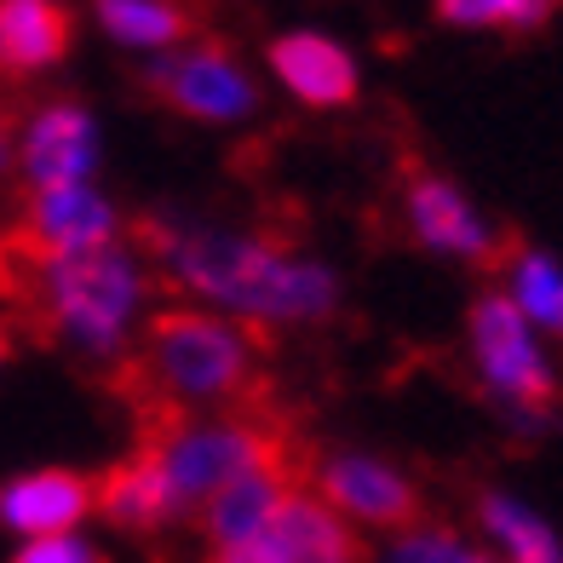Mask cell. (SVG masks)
Here are the masks:
<instances>
[{"label":"cell","instance_id":"obj_15","mask_svg":"<svg viewBox=\"0 0 563 563\" xmlns=\"http://www.w3.org/2000/svg\"><path fill=\"white\" fill-rule=\"evenodd\" d=\"M69 53V12L46 0H7L0 7V69L35 75Z\"/></svg>","mask_w":563,"mask_h":563},{"label":"cell","instance_id":"obj_21","mask_svg":"<svg viewBox=\"0 0 563 563\" xmlns=\"http://www.w3.org/2000/svg\"><path fill=\"white\" fill-rule=\"evenodd\" d=\"M12 563H104L87 541H75V534H53V541H30Z\"/></svg>","mask_w":563,"mask_h":563},{"label":"cell","instance_id":"obj_9","mask_svg":"<svg viewBox=\"0 0 563 563\" xmlns=\"http://www.w3.org/2000/svg\"><path fill=\"white\" fill-rule=\"evenodd\" d=\"M115 208L98 190L75 185V190H35L23 224L12 230L7 253L18 260H64V253H92L115 242Z\"/></svg>","mask_w":563,"mask_h":563},{"label":"cell","instance_id":"obj_4","mask_svg":"<svg viewBox=\"0 0 563 563\" xmlns=\"http://www.w3.org/2000/svg\"><path fill=\"white\" fill-rule=\"evenodd\" d=\"M466 334H472V356H477V379L489 391L506 420L518 426H547L563 402V386L558 374L547 368L541 345L529 340V322L518 317L500 288H483L466 311Z\"/></svg>","mask_w":563,"mask_h":563},{"label":"cell","instance_id":"obj_12","mask_svg":"<svg viewBox=\"0 0 563 563\" xmlns=\"http://www.w3.org/2000/svg\"><path fill=\"white\" fill-rule=\"evenodd\" d=\"M92 506H98V483L75 477V472H30V477L0 483V523L30 534V541L69 534Z\"/></svg>","mask_w":563,"mask_h":563},{"label":"cell","instance_id":"obj_6","mask_svg":"<svg viewBox=\"0 0 563 563\" xmlns=\"http://www.w3.org/2000/svg\"><path fill=\"white\" fill-rule=\"evenodd\" d=\"M311 495L328 500L351 523H374V529H397V534L426 529V500L415 483L391 460H374L356 449L311 454Z\"/></svg>","mask_w":563,"mask_h":563},{"label":"cell","instance_id":"obj_16","mask_svg":"<svg viewBox=\"0 0 563 563\" xmlns=\"http://www.w3.org/2000/svg\"><path fill=\"white\" fill-rule=\"evenodd\" d=\"M500 271H506V282H511L506 299L518 305V317H523V322H541L547 334L563 340V271L547 260L541 247H523V242L506 247Z\"/></svg>","mask_w":563,"mask_h":563},{"label":"cell","instance_id":"obj_13","mask_svg":"<svg viewBox=\"0 0 563 563\" xmlns=\"http://www.w3.org/2000/svg\"><path fill=\"white\" fill-rule=\"evenodd\" d=\"M299 477H305V472H253V477H242V483H230V489H219L208 506H201V518H196V523H201V541H208V558L242 547L282 500H288L294 489H305Z\"/></svg>","mask_w":563,"mask_h":563},{"label":"cell","instance_id":"obj_2","mask_svg":"<svg viewBox=\"0 0 563 563\" xmlns=\"http://www.w3.org/2000/svg\"><path fill=\"white\" fill-rule=\"evenodd\" d=\"M271 351L276 340L265 322H224L213 311L173 305V311L150 317L139 351L121 363V391L133 397L139 420L150 415L190 420V408L253 415V408H265Z\"/></svg>","mask_w":563,"mask_h":563},{"label":"cell","instance_id":"obj_8","mask_svg":"<svg viewBox=\"0 0 563 563\" xmlns=\"http://www.w3.org/2000/svg\"><path fill=\"white\" fill-rule=\"evenodd\" d=\"M150 92L167 110L196 115V121H242L260 110V87L247 81V69L236 64L224 41H196L190 53H173L150 69Z\"/></svg>","mask_w":563,"mask_h":563},{"label":"cell","instance_id":"obj_14","mask_svg":"<svg viewBox=\"0 0 563 563\" xmlns=\"http://www.w3.org/2000/svg\"><path fill=\"white\" fill-rule=\"evenodd\" d=\"M98 511H104L110 523L133 529V534H156V529L178 523V506L167 495L156 460H150L144 449H133L126 460H115V466L98 477Z\"/></svg>","mask_w":563,"mask_h":563},{"label":"cell","instance_id":"obj_3","mask_svg":"<svg viewBox=\"0 0 563 563\" xmlns=\"http://www.w3.org/2000/svg\"><path fill=\"white\" fill-rule=\"evenodd\" d=\"M7 288L18 294L23 317L87 356H121L126 328L150 294V265L139 247H92L64 260H18L7 253Z\"/></svg>","mask_w":563,"mask_h":563},{"label":"cell","instance_id":"obj_18","mask_svg":"<svg viewBox=\"0 0 563 563\" xmlns=\"http://www.w3.org/2000/svg\"><path fill=\"white\" fill-rule=\"evenodd\" d=\"M438 18L449 30H489L506 41H523L552 30L558 7H547V0H438Z\"/></svg>","mask_w":563,"mask_h":563},{"label":"cell","instance_id":"obj_23","mask_svg":"<svg viewBox=\"0 0 563 563\" xmlns=\"http://www.w3.org/2000/svg\"><path fill=\"white\" fill-rule=\"evenodd\" d=\"M12 356V340H7V322H0V363Z\"/></svg>","mask_w":563,"mask_h":563},{"label":"cell","instance_id":"obj_10","mask_svg":"<svg viewBox=\"0 0 563 563\" xmlns=\"http://www.w3.org/2000/svg\"><path fill=\"white\" fill-rule=\"evenodd\" d=\"M30 190H75L87 185V173L98 162V126L81 104H46L30 126H23L18 150Z\"/></svg>","mask_w":563,"mask_h":563},{"label":"cell","instance_id":"obj_17","mask_svg":"<svg viewBox=\"0 0 563 563\" xmlns=\"http://www.w3.org/2000/svg\"><path fill=\"white\" fill-rule=\"evenodd\" d=\"M472 511H477V523L506 547V563H563V541H558V534H552L541 518H534L529 506L511 500V495L477 489Z\"/></svg>","mask_w":563,"mask_h":563},{"label":"cell","instance_id":"obj_1","mask_svg":"<svg viewBox=\"0 0 563 563\" xmlns=\"http://www.w3.org/2000/svg\"><path fill=\"white\" fill-rule=\"evenodd\" d=\"M139 253H150L178 288L242 311V322H328L340 311V276L311 253L282 247L260 230H219L167 213H144L133 224Z\"/></svg>","mask_w":563,"mask_h":563},{"label":"cell","instance_id":"obj_20","mask_svg":"<svg viewBox=\"0 0 563 563\" xmlns=\"http://www.w3.org/2000/svg\"><path fill=\"white\" fill-rule=\"evenodd\" d=\"M386 563H506V558H495L489 547H472L466 534H454L443 523H426L415 534H402Z\"/></svg>","mask_w":563,"mask_h":563},{"label":"cell","instance_id":"obj_11","mask_svg":"<svg viewBox=\"0 0 563 563\" xmlns=\"http://www.w3.org/2000/svg\"><path fill=\"white\" fill-rule=\"evenodd\" d=\"M271 69L276 81L288 87L299 104L311 110H345L356 104V64L340 41H328L317 30H294V35H276L271 41Z\"/></svg>","mask_w":563,"mask_h":563},{"label":"cell","instance_id":"obj_22","mask_svg":"<svg viewBox=\"0 0 563 563\" xmlns=\"http://www.w3.org/2000/svg\"><path fill=\"white\" fill-rule=\"evenodd\" d=\"M12 139H18V126H12V110H7V98H0V178H7V167H12Z\"/></svg>","mask_w":563,"mask_h":563},{"label":"cell","instance_id":"obj_19","mask_svg":"<svg viewBox=\"0 0 563 563\" xmlns=\"http://www.w3.org/2000/svg\"><path fill=\"white\" fill-rule=\"evenodd\" d=\"M92 18L126 46H173L196 35V18L185 7H156V0H104Z\"/></svg>","mask_w":563,"mask_h":563},{"label":"cell","instance_id":"obj_5","mask_svg":"<svg viewBox=\"0 0 563 563\" xmlns=\"http://www.w3.org/2000/svg\"><path fill=\"white\" fill-rule=\"evenodd\" d=\"M208 563H368V541L328 500L294 489L242 547L213 552Z\"/></svg>","mask_w":563,"mask_h":563},{"label":"cell","instance_id":"obj_7","mask_svg":"<svg viewBox=\"0 0 563 563\" xmlns=\"http://www.w3.org/2000/svg\"><path fill=\"white\" fill-rule=\"evenodd\" d=\"M402 219H408V236L420 247L443 253V260L483 265V271H495L511 247L506 236H495V230L477 219V208L466 201V190H460L454 178H443L438 167H420V162L402 167Z\"/></svg>","mask_w":563,"mask_h":563}]
</instances>
